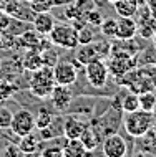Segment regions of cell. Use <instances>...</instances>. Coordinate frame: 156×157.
<instances>
[{"mask_svg":"<svg viewBox=\"0 0 156 157\" xmlns=\"http://www.w3.org/2000/svg\"><path fill=\"white\" fill-rule=\"evenodd\" d=\"M153 126V113L136 109L133 113H126L123 119V127L131 137H145Z\"/></svg>","mask_w":156,"mask_h":157,"instance_id":"6da1fadb","label":"cell"},{"mask_svg":"<svg viewBox=\"0 0 156 157\" xmlns=\"http://www.w3.org/2000/svg\"><path fill=\"white\" fill-rule=\"evenodd\" d=\"M55 86V79H53V68L52 66H40L38 70L32 71V78L28 81V90L33 96L37 98H50Z\"/></svg>","mask_w":156,"mask_h":157,"instance_id":"7a4b0ae2","label":"cell"},{"mask_svg":"<svg viewBox=\"0 0 156 157\" xmlns=\"http://www.w3.org/2000/svg\"><path fill=\"white\" fill-rule=\"evenodd\" d=\"M77 52H75V56H77V61L80 65H86V63L93 61V60H100V58L106 56L111 52V43L110 41H90V43L85 45H78Z\"/></svg>","mask_w":156,"mask_h":157,"instance_id":"3957f363","label":"cell"},{"mask_svg":"<svg viewBox=\"0 0 156 157\" xmlns=\"http://www.w3.org/2000/svg\"><path fill=\"white\" fill-rule=\"evenodd\" d=\"M48 40L60 48L75 50L78 46V32L73 25H55L48 33Z\"/></svg>","mask_w":156,"mask_h":157,"instance_id":"277c9868","label":"cell"},{"mask_svg":"<svg viewBox=\"0 0 156 157\" xmlns=\"http://www.w3.org/2000/svg\"><path fill=\"white\" fill-rule=\"evenodd\" d=\"M134 63H136V60L131 53L123 52V50H113L111 60L106 63V66L110 75L116 76V78H123L134 68Z\"/></svg>","mask_w":156,"mask_h":157,"instance_id":"5b68a950","label":"cell"},{"mask_svg":"<svg viewBox=\"0 0 156 157\" xmlns=\"http://www.w3.org/2000/svg\"><path fill=\"white\" fill-rule=\"evenodd\" d=\"M85 75H86L88 83L93 88H98V90L108 83V78H110L108 66H106V63H105V60H102V58L86 63L85 65Z\"/></svg>","mask_w":156,"mask_h":157,"instance_id":"8992f818","label":"cell"},{"mask_svg":"<svg viewBox=\"0 0 156 157\" xmlns=\"http://www.w3.org/2000/svg\"><path fill=\"white\" fill-rule=\"evenodd\" d=\"M8 129L15 136H18V137L25 134H30L35 131V116L30 111H27V109H20L15 114H12V121H10Z\"/></svg>","mask_w":156,"mask_h":157,"instance_id":"52a82bcc","label":"cell"},{"mask_svg":"<svg viewBox=\"0 0 156 157\" xmlns=\"http://www.w3.org/2000/svg\"><path fill=\"white\" fill-rule=\"evenodd\" d=\"M77 78H78L77 66L71 61H57V65L53 66V79L57 84L70 86L77 81Z\"/></svg>","mask_w":156,"mask_h":157,"instance_id":"ba28073f","label":"cell"},{"mask_svg":"<svg viewBox=\"0 0 156 157\" xmlns=\"http://www.w3.org/2000/svg\"><path fill=\"white\" fill-rule=\"evenodd\" d=\"M103 154L106 157H123L126 154V141L120 134H110L102 142Z\"/></svg>","mask_w":156,"mask_h":157,"instance_id":"9c48e42d","label":"cell"},{"mask_svg":"<svg viewBox=\"0 0 156 157\" xmlns=\"http://www.w3.org/2000/svg\"><path fill=\"white\" fill-rule=\"evenodd\" d=\"M116 22H118V25H116L115 40L128 41V40H133L138 35V23L133 17H120Z\"/></svg>","mask_w":156,"mask_h":157,"instance_id":"30bf717a","label":"cell"},{"mask_svg":"<svg viewBox=\"0 0 156 157\" xmlns=\"http://www.w3.org/2000/svg\"><path fill=\"white\" fill-rule=\"evenodd\" d=\"M50 99H52V104L55 109L58 111H65L70 106L71 99H73V94H71L70 86H65V84H57L55 83L52 93H50Z\"/></svg>","mask_w":156,"mask_h":157,"instance_id":"8fae6325","label":"cell"},{"mask_svg":"<svg viewBox=\"0 0 156 157\" xmlns=\"http://www.w3.org/2000/svg\"><path fill=\"white\" fill-rule=\"evenodd\" d=\"M55 25L57 23H55V18L50 12H38L32 20V27L43 36H48V33L53 30Z\"/></svg>","mask_w":156,"mask_h":157,"instance_id":"7c38bea8","label":"cell"},{"mask_svg":"<svg viewBox=\"0 0 156 157\" xmlns=\"http://www.w3.org/2000/svg\"><path fill=\"white\" fill-rule=\"evenodd\" d=\"M43 35H40L35 28H27L23 33H20L18 36V46L23 50H40V45H42V38Z\"/></svg>","mask_w":156,"mask_h":157,"instance_id":"4fadbf2b","label":"cell"},{"mask_svg":"<svg viewBox=\"0 0 156 157\" xmlns=\"http://www.w3.org/2000/svg\"><path fill=\"white\" fill-rule=\"evenodd\" d=\"M85 127H86V122L80 121L75 116H70L63 121V136L66 139H80Z\"/></svg>","mask_w":156,"mask_h":157,"instance_id":"5bb4252c","label":"cell"},{"mask_svg":"<svg viewBox=\"0 0 156 157\" xmlns=\"http://www.w3.org/2000/svg\"><path fill=\"white\" fill-rule=\"evenodd\" d=\"M20 63H22V68L27 71L38 70L40 66H43L40 50H25V55L20 58Z\"/></svg>","mask_w":156,"mask_h":157,"instance_id":"9a60e30c","label":"cell"},{"mask_svg":"<svg viewBox=\"0 0 156 157\" xmlns=\"http://www.w3.org/2000/svg\"><path fill=\"white\" fill-rule=\"evenodd\" d=\"M90 152L83 146L82 139H66L63 146V157H83L88 155Z\"/></svg>","mask_w":156,"mask_h":157,"instance_id":"2e32d148","label":"cell"},{"mask_svg":"<svg viewBox=\"0 0 156 157\" xmlns=\"http://www.w3.org/2000/svg\"><path fill=\"white\" fill-rule=\"evenodd\" d=\"M80 139H82L83 146L86 147V151H88V152L95 151V149H96V146H98V144L102 142V139H100L98 131H96V129H95V127L91 126V124H86L85 131H83V134L80 136Z\"/></svg>","mask_w":156,"mask_h":157,"instance_id":"e0dca14e","label":"cell"},{"mask_svg":"<svg viewBox=\"0 0 156 157\" xmlns=\"http://www.w3.org/2000/svg\"><path fill=\"white\" fill-rule=\"evenodd\" d=\"M17 146H18V149L22 151V154H35V152L38 151L40 144H38V137H37L33 132H30V134L20 136Z\"/></svg>","mask_w":156,"mask_h":157,"instance_id":"ac0fdd59","label":"cell"},{"mask_svg":"<svg viewBox=\"0 0 156 157\" xmlns=\"http://www.w3.org/2000/svg\"><path fill=\"white\" fill-rule=\"evenodd\" d=\"M113 7H115L118 17H134L138 12V5L133 0H116Z\"/></svg>","mask_w":156,"mask_h":157,"instance_id":"d6986e66","label":"cell"},{"mask_svg":"<svg viewBox=\"0 0 156 157\" xmlns=\"http://www.w3.org/2000/svg\"><path fill=\"white\" fill-rule=\"evenodd\" d=\"M138 98H140V109L150 113H153L156 109V94L153 91L146 90L143 93H138Z\"/></svg>","mask_w":156,"mask_h":157,"instance_id":"ffe728a7","label":"cell"},{"mask_svg":"<svg viewBox=\"0 0 156 157\" xmlns=\"http://www.w3.org/2000/svg\"><path fill=\"white\" fill-rule=\"evenodd\" d=\"M121 109L125 113H133L136 109H140V98H138V93H128L125 94V98L121 99Z\"/></svg>","mask_w":156,"mask_h":157,"instance_id":"44dd1931","label":"cell"},{"mask_svg":"<svg viewBox=\"0 0 156 157\" xmlns=\"http://www.w3.org/2000/svg\"><path fill=\"white\" fill-rule=\"evenodd\" d=\"M17 91L15 84H12L8 79L5 78H0V103H3V101H8L12 96H14V93Z\"/></svg>","mask_w":156,"mask_h":157,"instance_id":"7402d4cb","label":"cell"},{"mask_svg":"<svg viewBox=\"0 0 156 157\" xmlns=\"http://www.w3.org/2000/svg\"><path fill=\"white\" fill-rule=\"evenodd\" d=\"M116 25H118V22L115 18H103L102 25H100L102 35L106 38H115L116 36Z\"/></svg>","mask_w":156,"mask_h":157,"instance_id":"603a6c76","label":"cell"},{"mask_svg":"<svg viewBox=\"0 0 156 157\" xmlns=\"http://www.w3.org/2000/svg\"><path fill=\"white\" fill-rule=\"evenodd\" d=\"M53 121L52 113H48L47 109H40L38 114L35 116V129H43V127H48Z\"/></svg>","mask_w":156,"mask_h":157,"instance_id":"cb8c5ba5","label":"cell"},{"mask_svg":"<svg viewBox=\"0 0 156 157\" xmlns=\"http://www.w3.org/2000/svg\"><path fill=\"white\" fill-rule=\"evenodd\" d=\"M40 55H42V61H43L45 66H55L58 61V53L55 52L53 48H50V46H47V48L40 50Z\"/></svg>","mask_w":156,"mask_h":157,"instance_id":"d4e9b609","label":"cell"},{"mask_svg":"<svg viewBox=\"0 0 156 157\" xmlns=\"http://www.w3.org/2000/svg\"><path fill=\"white\" fill-rule=\"evenodd\" d=\"M77 32H78V45H85V43H90V41L95 40V33L90 25H85V27H82Z\"/></svg>","mask_w":156,"mask_h":157,"instance_id":"484cf974","label":"cell"},{"mask_svg":"<svg viewBox=\"0 0 156 157\" xmlns=\"http://www.w3.org/2000/svg\"><path fill=\"white\" fill-rule=\"evenodd\" d=\"M85 22H86V25H90V27H100L103 22V17L98 10L91 8V10L85 12Z\"/></svg>","mask_w":156,"mask_h":157,"instance_id":"4316f807","label":"cell"},{"mask_svg":"<svg viewBox=\"0 0 156 157\" xmlns=\"http://www.w3.org/2000/svg\"><path fill=\"white\" fill-rule=\"evenodd\" d=\"M12 121V113L5 106H0V129H8Z\"/></svg>","mask_w":156,"mask_h":157,"instance_id":"83f0119b","label":"cell"},{"mask_svg":"<svg viewBox=\"0 0 156 157\" xmlns=\"http://www.w3.org/2000/svg\"><path fill=\"white\" fill-rule=\"evenodd\" d=\"M43 157H63V147L60 146H48L42 151Z\"/></svg>","mask_w":156,"mask_h":157,"instance_id":"f1b7e54d","label":"cell"},{"mask_svg":"<svg viewBox=\"0 0 156 157\" xmlns=\"http://www.w3.org/2000/svg\"><path fill=\"white\" fill-rule=\"evenodd\" d=\"M10 20H12V15L5 12L3 8H0V32H5L10 25Z\"/></svg>","mask_w":156,"mask_h":157,"instance_id":"f546056e","label":"cell"},{"mask_svg":"<svg viewBox=\"0 0 156 157\" xmlns=\"http://www.w3.org/2000/svg\"><path fill=\"white\" fill-rule=\"evenodd\" d=\"M3 154H5V155H20V154H22V151L18 149V146H17V144H15V146L8 144V147L3 151Z\"/></svg>","mask_w":156,"mask_h":157,"instance_id":"4dcf8cb0","label":"cell"},{"mask_svg":"<svg viewBox=\"0 0 156 157\" xmlns=\"http://www.w3.org/2000/svg\"><path fill=\"white\" fill-rule=\"evenodd\" d=\"M146 3H148V7L151 10V15L156 18V0H146Z\"/></svg>","mask_w":156,"mask_h":157,"instance_id":"1f68e13d","label":"cell"},{"mask_svg":"<svg viewBox=\"0 0 156 157\" xmlns=\"http://www.w3.org/2000/svg\"><path fill=\"white\" fill-rule=\"evenodd\" d=\"M150 132H151V136H153V139H154V142H156V124H154V126H151Z\"/></svg>","mask_w":156,"mask_h":157,"instance_id":"d6a6232c","label":"cell"},{"mask_svg":"<svg viewBox=\"0 0 156 157\" xmlns=\"http://www.w3.org/2000/svg\"><path fill=\"white\" fill-rule=\"evenodd\" d=\"M0 50H3V32H0Z\"/></svg>","mask_w":156,"mask_h":157,"instance_id":"836d02e7","label":"cell"},{"mask_svg":"<svg viewBox=\"0 0 156 157\" xmlns=\"http://www.w3.org/2000/svg\"><path fill=\"white\" fill-rule=\"evenodd\" d=\"M153 46H154V50H156V33L153 35Z\"/></svg>","mask_w":156,"mask_h":157,"instance_id":"e575fe53","label":"cell"},{"mask_svg":"<svg viewBox=\"0 0 156 157\" xmlns=\"http://www.w3.org/2000/svg\"><path fill=\"white\" fill-rule=\"evenodd\" d=\"M22 2H28V3H32V2H35V0H22Z\"/></svg>","mask_w":156,"mask_h":157,"instance_id":"d590c367","label":"cell"},{"mask_svg":"<svg viewBox=\"0 0 156 157\" xmlns=\"http://www.w3.org/2000/svg\"><path fill=\"white\" fill-rule=\"evenodd\" d=\"M106 2H110V3H115V2H116V0H106Z\"/></svg>","mask_w":156,"mask_h":157,"instance_id":"8d00e7d4","label":"cell"},{"mask_svg":"<svg viewBox=\"0 0 156 157\" xmlns=\"http://www.w3.org/2000/svg\"><path fill=\"white\" fill-rule=\"evenodd\" d=\"M3 2H5V3H7V2H12V0H3Z\"/></svg>","mask_w":156,"mask_h":157,"instance_id":"74e56055","label":"cell"}]
</instances>
